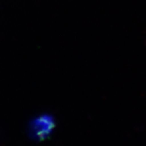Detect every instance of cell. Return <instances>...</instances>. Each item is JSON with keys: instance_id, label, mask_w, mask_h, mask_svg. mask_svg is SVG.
<instances>
[{"instance_id": "6da1fadb", "label": "cell", "mask_w": 146, "mask_h": 146, "mask_svg": "<svg viewBox=\"0 0 146 146\" xmlns=\"http://www.w3.org/2000/svg\"><path fill=\"white\" fill-rule=\"evenodd\" d=\"M55 127V123L52 116L43 115L32 121L29 126V132L35 140L43 141L51 135Z\"/></svg>"}]
</instances>
